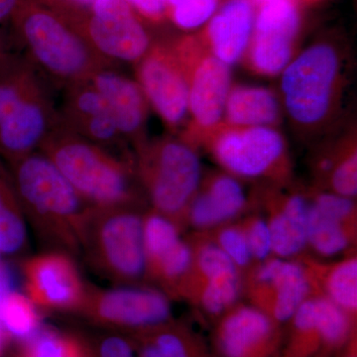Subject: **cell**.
Here are the masks:
<instances>
[{"mask_svg": "<svg viewBox=\"0 0 357 357\" xmlns=\"http://www.w3.org/2000/svg\"><path fill=\"white\" fill-rule=\"evenodd\" d=\"M40 79L38 70L27 58L11 54L0 69V121Z\"/></svg>", "mask_w": 357, "mask_h": 357, "instance_id": "484cf974", "label": "cell"}, {"mask_svg": "<svg viewBox=\"0 0 357 357\" xmlns=\"http://www.w3.org/2000/svg\"><path fill=\"white\" fill-rule=\"evenodd\" d=\"M187 79L191 121L181 139L194 146L222 123L230 91L229 66L208 50L198 34L170 40Z\"/></svg>", "mask_w": 357, "mask_h": 357, "instance_id": "52a82bcc", "label": "cell"}, {"mask_svg": "<svg viewBox=\"0 0 357 357\" xmlns=\"http://www.w3.org/2000/svg\"><path fill=\"white\" fill-rule=\"evenodd\" d=\"M310 290L311 279L306 268L283 258L264 260L250 279V292L258 309L280 323L293 318L309 298Z\"/></svg>", "mask_w": 357, "mask_h": 357, "instance_id": "5bb4252c", "label": "cell"}, {"mask_svg": "<svg viewBox=\"0 0 357 357\" xmlns=\"http://www.w3.org/2000/svg\"><path fill=\"white\" fill-rule=\"evenodd\" d=\"M2 328L0 326V352H1L2 349Z\"/></svg>", "mask_w": 357, "mask_h": 357, "instance_id": "7bdbcfd3", "label": "cell"}, {"mask_svg": "<svg viewBox=\"0 0 357 357\" xmlns=\"http://www.w3.org/2000/svg\"><path fill=\"white\" fill-rule=\"evenodd\" d=\"M307 1H314V0H307Z\"/></svg>", "mask_w": 357, "mask_h": 357, "instance_id": "f6af8a7d", "label": "cell"}, {"mask_svg": "<svg viewBox=\"0 0 357 357\" xmlns=\"http://www.w3.org/2000/svg\"><path fill=\"white\" fill-rule=\"evenodd\" d=\"M251 3L255 6V9L258 7L265 6V4L273 3V2L284 1V0H250Z\"/></svg>", "mask_w": 357, "mask_h": 357, "instance_id": "b9f144b4", "label": "cell"}, {"mask_svg": "<svg viewBox=\"0 0 357 357\" xmlns=\"http://www.w3.org/2000/svg\"><path fill=\"white\" fill-rule=\"evenodd\" d=\"M20 357H86L84 347L75 338L44 331L25 347Z\"/></svg>", "mask_w": 357, "mask_h": 357, "instance_id": "1f68e13d", "label": "cell"}, {"mask_svg": "<svg viewBox=\"0 0 357 357\" xmlns=\"http://www.w3.org/2000/svg\"><path fill=\"white\" fill-rule=\"evenodd\" d=\"M325 287L328 299L347 314L357 309V261L356 257L337 263L328 272Z\"/></svg>", "mask_w": 357, "mask_h": 357, "instance_id": "83f0119b", "label": "cell"}, {"mask_svg": "<svg viewBox=\"0 0 357 357\" xmlns=\"http://www.w3.org/2000/svg\"><path fill=\"white\" fill-rule=\"evenodd\" d=\"M243 187L227 175H218L206 182L203 191L197 192L185 217L198 229H208L236 218L245 206Z\"/></svg>", "mask_w": 357, "mask_h": 357, "instance_id": "d6986e66", "label": "cell"}, {"mask_svg": "<svg viewBox=\"0 0 357 357\" xmlns=\"http://www.w3.org/2000/svg\"><path fill=\"white\" fill-rule=\"evenodd\" d=\"M314 325L321 344L338 347L344 344L351 331L349 314L328 298H314Z\"/></svg>", "mask_w": 357, "mask_h": 357, "instance_id": "f1b7e54d", "label": "cell"}, {"mask_svg": "<svg viewBox=\"0 0 357 357\" xmlns=\"http://www.w3.org/2000/svg\"><path fill=\"white\" fill-rule=\"evenodd\" d=\"M38 150L91 206L139 208L142 203L132 157L84 139L68 128L60 116Z\"/></svg>", "mask_w": 357, "mask_h": 357, "instance_id": "7a4b0ae2", "label": "cell"}, {"mask_svg": "<svg viewBox=\"0 0 357 357\" xmlns=\"http://www.w3.org/2000/svg\"><path fill=\"white\" fill-rule=\"evenodd\" d=\"M79 312L105 326L128 328H159L171 317L165 294L137 285L102 289L86 284Z\"/></svg>", "mask_w": 357, "mask_h": 357, "instance_id": "30bf717a", "label": "cell"}, {"mask_svg": "<svg viewBox=\"0 0 357 357\" xmlns=\"http://www.w3.org/2000/svg\"><path fill=\"white\" fill-rule=\"evenodd\" d=\"M351 222L323 213L310 204L307 215V244L319 255L332 256L349 246Z\"/></svg>", "mask_w": 357, "mask_h": 357, "instance_id": "d4e9b609", "label": "cell"}, {"mask_svg": "<svg viewBox=\"0 0 357 357\" xmlns=\"http://www.w3.org/2000/svg\"><path fill=\"white\" fill-rule=\"evenodd\" d=\"M255 17L250 0H227L199 33V38L225 65L236 64L248 50Z\"/></svg>", "mask_w": 357, "mask_h": 357, "instance_id": "ac0fdd59", "label": "cell"}, {"mask_svg": "<svg viewBox=\"0 0 357 357\" xmlns=\"http://www.w3.org/2000/svg\"><path fill=\"white\" fill-rule=\"evenodd\" d=\"M25 291L36 306L59 311H79L86 294L74 257L46 251L22 263Z\"/></svg>", "mask_w": 357, "mask_h": 357, "instance_id": "7c38bea8", "label": "cell"}, {"mask_svg": "<svg viewBox=\"0 0 357 357\" xmlns=\"http://www.w3.org/2000/svg\"><path fill=\"white\" fill-rule=\"evenodd\" d=\"M330 184L335 194L354 198L357 192V155L356 143L351 141L335 155L330 174Z\"/></svg>", "mask_w": 357, "mask_h": 357, "instance_id": "d6a6232c", "label": "cell"}, {"mask_svg": "<svg viewBox=\"0 0 357 357\" xmlns=\"http://www.w3.org/2000/svg\"><path fill=\"white\" fill-rule=\"evenodd\" d=\"M109 105L119 133L135 149L146 142L148 103L137 82L115 67L96 70L89 79Z\"/></svg>", "mask_w": 357, "mask_h": 357, "instance_id": "2e32d148", "label": "cell"}, {"mask_svg": "<svg viewBox=\"0 0 357 357\" xmlns=\"http://www.w3.org/2000/svg\"><path fill=\"white\" fill-rule=\"evenodd\" d=\"M13 53L9 52V38L6 30L0 28V69L6 62L7 59L10 57Z\"/></svg>", "mask_w": 357, "mask_h": 357, "instance_id": "60d3db41", "label": "cell"}, {"mask_svg": "<svg viewBox=\"0 0 357 357\" xmlns=\"http://www.w3.org/2000/svg\"><path fill=\"white\" fill-rule=\"evenodd\" d=\"M135 151L136 174L154 211L178 225L201 184L198 155L172 137L147 140Z\"/></svg>", "mask_w": 357, "mask_h": 357, "instance_id": "8992f818", "label": "cell"}, {"mask_svg": "<svg viewBox=\"0 0 357 357\" xmlns=\"http://www.w3.org/2000/svg\"><path fill=\"white\" fill-rule=\"evenodd\" d=\"M27 222L6 162L0 158V255H24L29 250Z\"/></svg>", "mask_w": 357, "mask_h": 357, "instance_id": "7402d4cb", "label": "cell"}, {"mask_svg": "<svg viewBox=\"0 0 357 357\" xmlns=\"http://www.w3.org/2000/svg\"><path fill=\"white\" fill-rule=\"evenodd\" d=\"M26 58L63 89L88 82L96 70L115 67L100 57L60 15L38 0H20L10 17Z\"/></svg>", "mask_w": 357, "mask_h": 357, "instance_id": "3957f363", "label": "cell"}, {"mask_svg": "<svg viewBox=\"0 0 357 357\" xmlns=\"http://www.w3.org/2000/svg\"><path fill=\"white\" fill-rule=\"evenodd\" d=\"M59 116L68 128L84 139L121 156L131 157L109 105L91 82L65 89Z\"/></svg>", "mask_w": 357, "mask_h": 357, "instance_id": "9a60e30c", "label": "cell"}, {"mask_svg": "<svg viewBox=\"0 0 357 357\" xmlns=\"http://www.w3.org/2000/svg\"><path fill=\"white\" fill-rule=\"evenodd\" d=\"M241 283L239 271L220 275L192 282L185 286L183 295H195L202 307L211 314H220L236 303L241 294Z\"/></svg>", "mask_w": 357, "mask_h": 357, "instance_id": "cb8c5ba5", "label": "cell"}, {"mask_svg": "<svg viewBox=\"0 0 357 357\" xmlns=\"http://www.w3.org/2000/svg\"><path fill=\"white\" fill-rule=\"evenodd\" d=\"M217 244L238 268L248 266L252 260L243 227H225L218 234Z\"/></svg>", "mask_w": 357, "mask_h": 357, "instance_id": "836d02e7", "label": "cell"}, {"mask_svg": "<svg viewBox=\"0 0 357 357\" xmlns=\"http://www.w3.org/2000/svg\"><path fill=\"white\" fill-rule=\"evenodd\" d=\"M36 305L27 296L11 291L0 303V326L18 338L32 335L39 325Z\"/></svg>", "mask_w": 357, "mask_h": 357, "instance_id": "4316f807", "label": "cell"}, {"mask_svg": "<svg viewBox=\"0 0 357 357\" xmlns=\"http://www.w3.org/2000/svg\"><path fill=\"white\" fill-rule=\"evenodd\" d=\"M220 0H166V18L185 31L198 29L217 13Z\"/></svg>", "mask_w": 357, "mask_h": 357, "instance_id": "f546056e", "label": "cell"}, {"mask_svg": "<svg viewBox=\"0 0 357 357\" xmlns=\"http://www.w3.org/2000/svg\"><path fill=\"white\" fill-rule=\"evenodd\" d=\"M275 326L257 307H237L218 326V349L225 357H271L277 344Z\"/></svg>", "mask_w": 357, "mask_h": 357, "instance_id": "e0dca14e", "label": "cell"}, {"mask_svg": "<svg viewBox=\"0 0 357 357\" xmlns=\"http://www.w3.org/2000/svg\"><path fill=\"white\" fill-rule=\"evenodd\" d=\"M20 0H0V24L10 20Z\"/></svg>", "mask_w": 357, "mask_h": 357, "instance_id": "ab89813d", "label": "cell"}, {"mask_svg": "<svg viewBox=\"0 0 357 357\" xmlns=\"http://www.w3.org/2000/svg\"><path fill=\"white\" fill-rule=\"evenodd\" d=\"M6 165L26 222L40 243L47 251L82 255V229L93 206L39 150Z\"/></svg>", "mask_w": 357, "mask_h": 357, "instance_id": "6da1fadb", "label": "cell"}, {"mask_svg": "<svg viewBox=\"0 0 357 357\" xmlns=\"http://www.w3.org/2000/svg\"><path fill=\"white\" fill-rule=\"evenodd\" d=\"M110 64H137L154 43L137 13L126 0H98L70 24Z\"/></svg>", "mask_w": 357, "mask_h": 357, "instance_id": "ba28073f", "label": "cell"}, {"mask_svg": "<svg viewBox=\"0 0 357 357\" xmlns=\"http://www.w3.org/2000/svg\"><path fill=\"white\" fill-rule=\"evenodd\" d=\"M294 42L278 33L253 31L245 53L249 67L262 76L280 74L292 61Z\"/></svg>", "mask_w": 357, "mask_h": 357, "instance_id": "603a6c76", "label": "cell"}, {"mask_svg": "<svg viewBox=\"0 0 357 357\" xmlns=\"http://www.w3.org/2000/svg\"></svg>", "mask_w": 357, "mask_h": 357, "instance_id": "bcb514c9", "label": "cell"}, {"mask_svg": "<svg viewBox=\"0 0 357 357\" xmlns=\"http://www.w3.org/2000/svg\"><path fill=\"white\" fill-rule=\"evenodd\" d=\"M225 123L239 128L275 126L280 105L273 91L262 86H237L230 89L225 107Z\"/></svg>", "mask_w": 357, "mask_h": 357, "instance_id": "ffe728a7", "label": "cell"}, {"mask_svg": "<svg viewBox=\"0 0 357 357\" xmlns=\"http://www.w3.org/2000/svg\"><path fill=\"white\" fill-rule=\"evenodd\" d=\"M252 259L264 261L272 253L271 238L267 222L259 218H251L243 227Z\"/></svg>", "mask_w": 357, "mask_h": 357, "instance_id": "e575fe53", "label": "cell"}, {"mask_svg": "<svg viewBox=\"0 0 357 357\" xmlns=\"http://www.w3.org/2000/svg\"><path fill=\"white\" fill-rule=\"evenodd\" d=\"M310 204L302 195L289 197L275 211L268 223L272 253L288 258L299 255L307 245V215Z\"/></svg>", "mask_w": 357, "mask_h": 357, "instance_id": "44dd1931", "label": "cell"}, {"mask_svg": "<svg viewBox=\"0 0 357 357\" xmlns=\"http://www.w3.org/2000/svg\"><path fill=\"white\" fill-rule=\"evenodd\" d=\"M342 58L330 42H319L289 63L281 81L284 105L294 124L314 132L330 121L342 89Z\"/></svg>", "mask_w": 357, "mask_h": 357, "instance_id": "5b68a950", "label": "cell"}, {"mask_svg": "<svg viewBox=\"0 0 357 357\" xmlns=\"http://www.w3.org/2000/svg\"><path fill=\"white\" fill-rule=\"evenodd\" d=\"M100 357H135L132 347L119 337H109L100 345Z\"/></svg>", "mask_w": 357, "mask_h": 357, "instance_id": "74e56055", "label": "cell"}, {"mask_svg": "<svg viewBox=\"0 0 357 357\" xmlns=\"http://www.w3.org/2000/svg\"><path fill=\"white\" fill-rule=\"evenodd\" d=\"M143 215L137 206H91L84 218L81 253L103 278L136 285L147 277Z\"/></svg>", "mask_w": 357, "mask_h": 357, "instance_id": "277c9868", "label": "cell"}, {"mask_svg": "<svg viewBox=\"0 0 357 357\" xmlns=\"http://www.w3.org/2000/svg\"><path fill=\"white\" fill-rule=\"evenodd\" d=\"M135 67L148 103L170 130H178L189 114V89L170 40L154 42Z\"/></svg>", "mask_w": 357, "mask_h": 357, "instance_id": "8fae6325", "label": "cell"}, {"mask_svg": "<svg viewBox=\"0 0 357 357\" xmlns=\"http://www.w3.org/2000/svg\"><path fill=\"white\" fill-rule=\"evenodd\" d=\"M347 357H356V352H354V354H351V356H349Z\"/></svg>", "mask_w": 357, "mask_h": 357, "instance_id": "ee69618b", "label": "cell"}, {"mask_svg": "<svg viewBox=\"0 0 357 357\" xmlns=\"http://www.w3.org/2000/svg\"><path fill=\"white\" fill-rule=\"evenodd\" d=\"M143 20L161 23L166 18V0H126Z\"/></svg>", "mask_w": 357, "mask_h": 357, "instance_id": "8d00e7d4", "label": "cell"}, {"mask_svg": "<svg viewBox=\"0 0 357 357\" xmlns=\"http://www.w3.org/2000/svg\"><path fill=\"white\" fill-rule=\"evenodd\" d=\"M229 172L255 178L274 173L286 159V142L270 126L239 128L220 123L204 141Z\"/></svg>", "mask_w": 357, "mask_h": 357, "instance_id": "9c48e42d", "label": "cell"}, {"mask_svg": "<svg viewBox=\"0 0 357 357\" xmlns=\"http://www.w3.org/2000/svg\"><path fill=\"white\" fill-rule=\"evenodd\" d=\"M69 24L88 13L98 0H38Z\"/></svg>", "mask_w": 357, "mask_h": 357, "instance_id": "d590c367", "label": "cell"}, {"mask_svg": "<svg viewBox=\"0 0 357 357\" xmlns=\"http://www.w3.org/2000/svg\"><path fill=\"white\" fill-rule=\"evenodd\" d=\"M13 290V276L8 268L0 261V303Z\"/></svg>", "mask_w": 357, "mask_h": 357, "instance_id": "f35d334b", "label": "cell"}, {"mask_svg": "<svg viewBox=\"0 0 357 357\" xmlns=\"http://www.w3.org/2000/svg\"><path fill=\"white\" fill-rule=\"evenodd\" d=\"M59 119V110L40 79L0 121V158L6 164L39 149Z\"/></svg>", "mask_w": 357, "mask_h": 357, "instance_id": "4fadbf2b", "label": "cell"}, {"mask_svg": "<svg viewBox=\"0 0 357 357\" xmlns=\"http://www.w3.org/2000/svg\"><path fill=\"white\" fill-rule=\"evenodd\" d=\"M141 357H196L191 344L173 328H156L143 338Z\"/></svg>", "mask_w": 357, "mask_h": 357, "instance_id": "4dcf8cb0", "label": "cell"}]
</instances>
